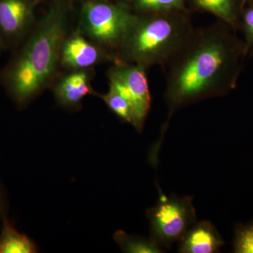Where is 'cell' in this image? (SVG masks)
Masks as SVG:
<instances>
[{
	"label": "cell",
	"instance_id": "15",
	"mask_svg": "<svg viewBox=\"0 0 253 253\" xmlns=\"http://www.w3.org/2000/svg\"><path fill=\"white\" fill-rule=\"evenodd\" d=\"M233 252L253 253V220L246 224L239 222L235 224Z\"/></svg>",
	"mask_w": 253,
	"mask_h": 253
},
{
	"label": "cell",
	"instance_id": "16",
	"mask_svg": "<svg viewBox=\"0 0 253 253\" xmlns=\"http://www.w3.org/2000/svg\"><path fill=\"white\" fill-rule=\"evenodd\" d=\"M136 6L139 11L146 12L181 10L184 0H136Z\"/></svg>",
	"mask_w": 253,
	"mask_h": 253
},
{
	"label": "cell",
	"instance_id": "19",
	"mask_svg": "<svg viewBox=\"0 0 253 253\" xmlns=\"http://www.w3.org/2000/svg\"><path fill=\"white\" fill-rule=\"evenodd\" d=\"M6 50L4 47V44H3L2 42H1V40H0V56H1V54Z\"/></svg>",
	"mask_w": 253,
	"mask_h": 253
},
{
	"label": "cell",
	"instance_id": "9",
	"mask_svg": "<svg viewBox=\"0 0 253 253\" xmlns=\"http://www.w3.org/2000/svg\"><path fill=\"white\" fill-rule=\"evenodd\" d=\"M89 69L72 71L55 84L54 94L58 104L65 109H76L87 95L96 94L91 86Z\"/></svg>",
	"mask_w": 253,
	"mask_h": 253
},
{
	"label": "cell",
	"instance_id": "11",
	"mask_svg": "<svg viewBox=\"0 0 253 253\" xmlns=\"http://www.w3.org/2000/svg\"><path fill=\"white\" fill-rule=\"evenodd\" d=\"M0 253H36L38 246L26 234L19 232L7 214L0 218Z\"/></svg>",
	"mask_w": 253,
	"mask_h": 253
},
{
	"label": "cell",
	"instance_id": "14",
	"mask_svg": "<svg viewBox=\"0 0 253 253\" xmlns=\"http://www.w3.org/2000/svg\"><path fill=\"white\" fill-rule=\"evenodd\" d=\"M106 103L110 110L123 122L132 124V111L130 104L118 91L109 87L106 94H96Z\"/></svg>",
	"mask_w": 253,
	"mask_h": 253
},
{
	"label": "cell",
	"instance_id": "20",
	"mask_svg": "<svg viewBox=\"0 0 253 253\" xmlns=\"http://www.w3.org/2000/svg\"><path fill=\"white\" fill-rule=\"evenodd\" d=\"M36 1H41V0H36Z\"/></svg>",
	"mask_w": 253,
	"mask_h": 253
},
{
	"label": "cell",
	"instance_id": "4",
	"mask_svg": "<svg viewBox=\"0 0 253 253\" xmlns=\"http://www.w3.org/2000/svg\"><path fill=\"white\" fill-rule=\"evenodd\" d=\"M136 16L126 5L89 0L82 6L78 31L115 56Z\"/></svg>",
	"mask_w": 253,
	"mask_h": 253
},
{
	"label": "cell",
	"instance_id": "12",
	"mask_svg": "<svg viewBox=\"0 0 253 253\" xmlns=\"http://www.w3.org/2000/svg\"><path fill=\"white\" fill-rule=\"evenodd\" d=\"M113 239L122 250L127 253H163L164 250L158 246L153 240L141 236L130 235L126 231L118 230Z\"/></svg>",
	"mask_w": 253,
	"mask_h": 253
},
{
	"label": "cell",
	"instance_id": "7",
	"mask_svg": "<svg viewBox=\"0 0 253 253\" xmlns=\"http://www.w3.org/2000/svg\"><path fill=\"white\" fill-rule=\"evenodd\" d=\"M36 0H0V40L6 50L15 51L26 39L35 23Z\"/></svg>",
	"mask_w": 253,
	"mask_h": 253
},
{
	"label": "cell",
	"instance_id": "13",
	"mask_svg": "<svg viewBox=\"0 0 253 253\" xmlns=\"http://www.w3.org/2000/svg\"><path fill=\"white\" fill-rule=\"evenodd\" d=\"M195 4L202 10L214 14L231 28L239 26V16L234 0H194Z\"/></svg>",
	"mask_w": 253,
	"mask_h": 253
},
{
	"label": "cell",
	"instance_id": "5",
	"mask_svg": "<svg viewBox=\"0 0 253 253\" xmlns=\"http://www.w3.org/2000/svg\"><path fill=\"white\" fill-rule=\"evenodd\" d=\"M156 186L159 193L157 204L146 211L150 239L161 249H169L196 222V211L193 196H168L157 182Z\"/></svg>",
	"mask_w": 253,
	"mask_h": 253
},
{
	"label": "cell",
	"instance_id": "1",
	"mask_svg": "<svg viewBox=\"0 0 253 253\" xmlns=\"http://www.w3.org/2000/svg\"><path fill=\"white\" fill-rule=\"evenodd\" d=\"M246 42L225 23L195 30L180 51L165 66V101L168 118L152 146L160 151L172 115L178 110L211 98L225 96L236 87L246 55Z\"/></svg>",
	"mask_w": 253,
	"mask_h": 253
},
{
	"label": "cell",
	"instance_id": "18",
	"mask_svg": "<svg viewBox=\"0 0 253 253\" xmlns=\"http://www.w3.org/2000/svg\"><path fill=\"white\" fill-rule=\"evenodd\" d=\"M9 208V199L7 192L5 189L2 182L0 180V218L7 214Z\"/></svg>",
	"mask_w": 253,
	"mask_h": 253
},
{
	"label": "cell",
	"instance_id": "10",
	"mask_svg": "<svg viewBox=\"0 0 253 253\" xmlns=\"http://www.w3.org/2000/svg\"><path fill=\"white\" fill-rule=\"evenodd\" d=\"M179 242L181 253H215L224 245L219 231L208 220L196 221Z\"/></svg>",
	"mask_w": 253,
	"mask_h": 253
},
{
	"label": "cell",
	"instance_id": "8",
	"mask_svg": "<svg viewBox=\"0 0 253 253\" xmlns=\"http://www.w3.org/2000/svg\"><path fill=\"white\" fill-rule=\"evenodd\" d=\"M111 60L116 61L114 55L89 41L79 31L66 37L60 54V64L72 71L90 69Z\"/></svg>",
	"mask_w": 253,
	"mask_h": 253
},
{
	"label": "cell",
	"instance_id": "3",
	"mask_svg": "<svg viewBox=\"0 0 253 253\" xmlns=\"http://www.w3.org/2000/svg\"><path fill=\"white\" fill-rule=\"evenodd\" d=\"M177 10L149 11L136 16L116 54V61L148 68L155 65L165 68L189 41L195 30L186 16Z\"/></svg>",
	"mask_w": 253,
	"mask_h": 253
},
{
	"label": "cell",
	"instance_id": "6",
	"mask_svg": "<svg viewBox=\"0 0 253 253\" xmlns=\"http://www.w3.org/2000/svg\"><path fill=\"white\" fill-rule=\"evenodd\" d=\"M139 65L116 61L108 72L110 87L130 104L132 124L138 132L144 127L151 106V95L146 71Z\"/></svg>",
	"mask_w": 253,
	"mask_h": 253
},
{
	"label": "cell",
	"instance_id": "17",
	"mask_svg": "<svg viewBox=\"0 0 253 253\" xmlns=\"http://www.w3.org/2000/svg\"><path fill=\"white\" fill-rule=\"evenodd\" d=\"M244 28L247 38L246 44L249 49L250 46L253 44V9H250L245 13Z\"/></svg>",
	"mask_w": 253,
	"mask_h": 253
},
{
	"label": "cell",
	"instance_id": "2",
	"mask_svg": "<svg viewBox=\"0 0 253 253\" xmlns=\"http://www.w3.org/2000/svg\"><path fill=\"white\" fill-rule=\"evenodd\" d=\"M68 24L67 5L54 2L0 71V83L18 109L26 107L54 77Z\"/></svg>",
	"mask_w": 253,
	"mask_h": 253
}]
</instances>
